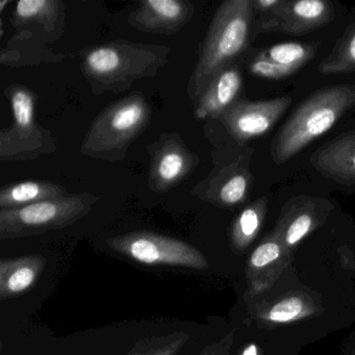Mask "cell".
<instances>
[{
	"label": "cell",
	"mask_w": 355,
	"mask_h": 355,
	"mask_svg": "<svg viewBox=\"0 0 355 355\" xmlns=\"http://www.w3.org/2000/svg\"><path fill=\"white\" fill-rule=\"evenodd\" d=\"M69 194L61 184L49 180H26L0 190V209H17Z\"/></svg>",
	"instance_id": "ffe728a7"
},
{
	"label": "cell",
	"mask_w": 355,
	"mask_h": 355,
	"mask_svg": "<svg viewBox=\"0 0 355 355\" xmlns=\"http://www.w3.org/2000/svg\"><path fill=\"white\" fill-rule=\"evenodd\" d=\"M110 248L137 263L205 270L209 261L200 250L180 239L147 230H136L107 241Z\"/></svg>",
	"instance_id": "52a82bcc"
},
{
	"label": "cell",
	"mask_w": 355,
	"mask_h": 355,
	"mask_svg": "<svg viewBox=\"0 0 355 355\" xmlns=\"http://www.w3.org/2000/svg\"><path fill=\"white\" fill-rule=\"evenodd\" d=\"M242 85V73L236 66H230L216 74L195 103L196 119H220L238 101Z\"/></svg>",
	"instance_id": "2e32d148"
},
{
	"label": "cell",
	"mask_w": 355,
	"mask_h": 355,
	"mask_svg": "<svg viewBox=\"0 0 355 355\" xmlns=\"http://www.w3.org/2000/svg\"><path fill=\"white\" fill-rule=\"evenodd\" d=\"M334 209L328 199L307 195L293 197L282 207L273 232L293 254L304 239L325 224Z\"/></svg>",
	"instance_id": "8fae6325"
},
{
	"label": "cell",
	"mask_w": 355,
	"mask_h": 355,
	"mask_svg": "<svg viewBox=\"0 0 355 355\" xmlns=\"http://www.w3.org/2000/svg\"><path fill=\"white\" fill-rule=\"evenodd\" d=\"M99 198L73 193L17 209H0V240L28 238L71 226L86 217Z\"/></svg>",
	"instance_id": "5b68a950"
},
{
	"label": "cell",
	"mask_w": 355,
	"mask_h": 355,
	"mask_svg": "<svg viewBox=\"0 0 355 355\" xmlns=\"http://www.w3.org/2000/svg\"><path fill=\"white\" fill-rule=\"evenodd\" d=\"M10 1H8V0H1L0 1V11L3 12V10H5V6L9 5Z\"/></svg>",
	"instance_id": "f1b7e54d"
},
{
	"label": "cell",
	"mask_w": 355,
	"mask_h": 355,
	"mask_svg": "<svg viewBox=\"0 0 355 355\" xmlns=\"http://www.w3.org/2000/svg\"><path fill=\"white\" fill-rule=\"evenodd\" d=\"M252 0H227L214 15L188 83L189 98L196 103L211 80L247 49L253 20Z\"/></svg>",
	"instance_id": "7a4b0ae2"
},
{
	"label": "cell",
	"mask_w": 355,
	"mask_h": 355,
	"mask_svg": "<svg viewBox=\"0 0 355 355\" xmlns=\"http://www.w3.org/2000/svg\"><path fill=\"white\" fill-rule=\"evenodd\" d=\"M355 105V83L325 87L309 95L282 126L271 146L274 163L282 165L331 130Z\"/></svg>",
	"instance_id": "3957f363"
},
{
	"label": "cell",
	"mask_w": 355,
	"mask_h": 355,
	"mask_svg": "<svg viewBox=\"0 0 355 355\" xmlns=\"http://www.w3.org/2000/svg\"><path fill=\"white\" fill-rule=\"evenodd\" d=\"M251 74L263 80H280L290 78L298 70L279 65L259 53L249 66Z\"/></svg>",
	"instance_id": "d4e9b609"
},
{
	"label": "cell",
	"mask_w": 355,
	"mask_h": 355,
	"mask_svg": "<svg viewBox=\"0 0 355 355\" xmlns=\"http://www.w3.org/2000/svg\"><path fill=\"white\" fill-rule=\"evenodd\" d=\"M253 176L246 159L239 157L221 170L199 182L191 194L215 207L232 209L248 198L252 188Z\"/></svg>",
	"instance_id": "7c38bea8"
},
{
	"label": "cell",
	"mask_w": 355,
	"mask_h": 355,
	"mask_svg": "<svg viewBox=\"0 0 355 355\" xmlns=\"http://www.w3.org/2000/svg\"><path fill=\"white\" fill-rule=\"evenodd\" d=\"M14 28L39 24L49 34L59 33L65 28V7L61 0H21L13 13Z\"/></svg>",
	"instance_id": "d6986e66"
},
{
	"label": "cell",
	"mask_w": 355,
	"mask_h": 355,
	"mask_svg": "<svg viewBox=\"0 0 355 355\" xmlns=\"http://www.w3.org/2000/svg\"><path fill=\"white\" fill-rule=\"evenodd\" d=\"M292 105V97L282 96L263 101L238 99L220 121L239 143L267 135Z\"/></svg>",
	"instance_id": "30bf717a"
},
{
	"label": "cell",
	"mask_w": 355,
	"mask_h": 355,
	"mask_svg": "<svg viewBox=\"0 0 355 355\" xmlns=\"http://www.w3.org/2000/svg\"><path fill=\"white\" fill-rule=\"evenodd\" d=\"M259 53L279 65L299 70L315 57V49L304 43L286 42L268 47Z\"/></svg>",
	"instance_id": "cb8c5ba5"
},
{
	"label": "cell",
	"mask_w": 355,
	"mask_h": 355,
	"mask_svg": "<svg viewBox=\"0 0 355 355\" xmlns=\"http://www.w3.org/2000/svg\"><path fill=\"white\" fill-rule=\"evenodd\" d=\"M292 255L273 230L266 234L251 253L246 266L247 284L251 294L270 290L290 267Z\"/></svg>",
	"instance_id": "5bb4252c"
},
{
	"label": "cell",
	"mask_w": 355,
	"mask_h": 355,
	"mask_svg": "<svg viewBox=\"0 0 355 355\" xmlns=\"http://www.w3.org/2000/svg\"><path fill=\"white\" fill-rule=\"evenodd\" d=\"M234 340V334H230L219 342L207 345L198 355H230V346Z\"/></svg>",
	"instance_id": "484cf974"
},
{
	"label": "cell",
	"mask_w": 355,
	"mask_h": 355,
	"mask_svg": "<svg viewBox=\"0 0 355 355\" xmlns=\"http://www.w3.org/2000/svg\"><path fill=\"white\" fill-rule=\"evenodd\" d=\"M267 209V198L259 197L236 216L230 230V246L234 252L241 254L255 240L265 223Z\"/></svg>",
	"instance_id": "44dd1931"
},
{
	"label": "cell",
	"mask_w": 355,
	"mask_h": 355,
	"mask_svg": "<svg viewBox=\"0 0 355 355\" xmlns=\"http://www.w3.org/2000/svg\"><path fill=\"white\" fill-rule=\"evenodd\" d=\"M321 313V303L315 297L304 292H292L278 297L257 311V317L263 323H293Z\"/></svg>",
	"instance_id": "ac0fdd59"
},
{
	"label": "cell",
	"mask_w": 355,
	"mask_h": 355,
	"mask_svg": "<svg viewBox=\"0 0 355 355\" xmlns=\"http://www.w3.org/2000/svg\"><path fill=\"white\" fill-rule=\"evenodd\" d=\"M336 17L334 3L326 0H282L271 13L261 15L253 34L282 33L302 36L327 26Z\"/></svg>",
	"instance_id": "9c48e42d"
},
{
	"label": "cell",
	"mask_w": 355,
	"mask_h": 355,
	"mask_svg": "<svg viewBox=\"0 0 355 355\" xmlns=\"http://www.w3.org/2000/svg\"><path fill=\"white\" fill-rule=\"evenodd\" d=\"M282 3V0H252L253 11L259 16L265 15L274 11Z\"/></svg>",
	"instance_id": "4316f807"
},
{
	"label": "cell",
	"mask_w": 355,
	"mask_h": 355,
	"mask_svg": "<svg viewBox=\"0 0 355 355\" xmlns=\"http://www.w3.org/2000/svg\"><path fill=\"white\" fill-rule=\"evenodd\" d=\"M324 178L340 184H355V132H344L318 149L311 157Z\"/></svg>",
	"instance_id": "9a60e30c"
},
{
	"label": "cell",
	"mask_w": 355,
	"mask_h": 355,
	"mask_svg": "<svg viewBox=\"0 0 355 355\" xmlns=\"http://www.w3.org/2000/svg\"><path fill=\"white\" fill-rule=\"evenodd\" d=\"M148 188L163 194L180 186L199 165L200 157L193 153L178 132H164L150 146Z\"/></svg>",
	"instance_id": "ba28073f"
},
{
	"label": "cell",
	"mask_w": 355,
	"mask_h": 355,
	"mask_svg": "<svg viewBox=\"0 0 355 355\" xmlns=\"http://www.w3.org/2000/svg\"><path fill=\"white\" fill-rule=\"evenodd\" d=\"M153 109L144 94L135 91L105 107L91 123L80 153L101 161L121 162L128 148L148 126Z\"/></svg>",
	"instance_id": "277c9868"
},
{
	"label": "cell",
	"mask_w": 355,
	"mask_h": 355,
	"mask_svg": "<svg viewBox=\"0 0 355 355\" xmlns=\"http://www.w3.org/2000/svg\"><path fill=\"white\" fill-rule=\"evenodd\" d=\"M352 355H355V349H354V350H353Z\"/></svg>",
	"instance_id": "f546056e"
},
{
	"label": "cell",
	"mask_w": 355,
	"mask_h": 355,
	"mask_svg": "<svg viewBox=\"0 0 355 355\" xmlns=\"http://www.w3.org/2000/svg\"><path fill=\"white\" fill-rule=\"evenodd\" d=\"M190 338L188 332L173 331L141 338L125 355H178Z\"/></svg>",
	"instance_id": "603a6c76"
},
{
	"label": "cell",
	"mask_w": 355,
	"mask_h": 355,
	"mask_svg": "<svg viewBox=\"0 0 355 355\" xmlns=\"http://www.w3.org/2000/svg\"><path fill=\"white\" fill-rule=\"evenodd\" d=\"M170 53L165 45L110 41L83 49L80 70L93 94L122 93L137 80L155 78L167 65Z\"/></svg>",
	"instance_id": "6da1fadb"
},
{
	"label": "cell",
	"mask_w": 355,
	"mask_h": 355,
	"mask_svg": "<svg viewBox=\"0 0 355 355\" xmlns=\"http://www.w3.org/2000/svg\"><path fill=\"white\" fill-rule=\"evenodd\" d=\"M240 355H261V353H259V349L257 345L255 344V343H251V344L247 345V346L243 349Z\"/></svg>",
	"instance_id": "83f0119b"
},
{
	"label": "cell",
	"mask_w": 355,
	"mask_h": 355,
	"mask_svg": "<svg viewBox=\"0 0 355 355\" xmlns=\"http://www.w3.org/2000/svg\"><path fill=\"white\" fill-rule=\"evenodd\" d=\"M13 123L0 130V159L3 162L31 161L55 150L53 135L37 123L36 96L24 85L8 87Z\"/></svg>",
	"instance_id": "8992f818"
},
{
	"label": "cell",
	"mask_w": 355,
	"mask_h": 355,
	"mask_svg": "<svg viewBox=\"0 0 355 355\" xmlns=\"http://www.w3.org/2000/svg\"><path fill=\"white\" fill-rule=\"evenodd\" d=\"M40 254L0 259V300L18 298L36 284L46 267Z\"/></svg>",
	"instance_id": "e0dca14e"
},
{
	"label": "cell",
	"mask_w": 355,
	"mask_h": 355,
	"mask_svg": "<svg viewBox=\"0 0 355 355\" xmlns=\"http://www.w3.org/2000/svg\"><path fill=\"white\" fill-rule=\"evenodd\" d=\"M194 13V5L188 0H143L128 21L139 32L174 36L190 22Z\"/></svg>",
	"instance_id": "4fadbf2b"
},
{
	"label": "cell",
	"mask_w": 355,
	"mask_h": 355,
	"mask_svg": "<svg viewBox=\"0 0 355 355\" xmlns=\"http://www.w3.org/2000/svg\"><path fill=\"white\" fill-rule=\"evenodd\" d=\"M319 71L324 76L355 71V22L336 41L330 55L319 64Z\"/></svg>",
	"instance_id": "7402d4cb"
}]
</instances>
